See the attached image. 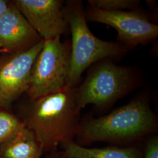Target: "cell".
<instances>
[{"label":"cell","mask_w":158,"mask_h":158,"mask_svg":"<svg viewBox=\"0 0 158 158\" xmlns=\"http://www.w3.org/2000/svg\"><path fill=\"white\" fill-rule=\"evenodd\" d=\"M45 158H66V156L63 151H55L47 153Z\"/></svg>","instance_id":"15"},{"label":"cell","mask_w":158,"mask_h":158,"mask_svg":"<svg viewBox=\"0 0 158 158\" xmlns=\"http://www.w3.org/2000/svg\"><path fill=\"white\" fill-rule=\"evenodd\" d=\"M10 1L6 0H0V18L6 12Z\"/></svg>","instance_id":"16"},{"label":"cell","mask_w":158,"mask_h":158,"mask_svg":"<svg viewBox=\"0 0 158 158\" xmlns=\"http://www.w3.org/2000/svg\"><path fill=\"white\" fill-rule=\"evenodd\" d=\"M81 108L76 97V87L30 100L18 115L25 127L31 131L44 153L57 150V147L74 141L81 121Z\"/></svg>","instance_id":"2"},{"label":"cell","mask_w":158,"mask_h":158,"mask_svg":"<svg viewBox=\"0 0 158 158\" xmlns=\"http://www.w3.org/2000/svg\"><path fill=\"white\" fill-rule=\"evenodd\" d=\"M22 119L9 110L0 108V145L25 128Z\"/></svg>","instance_id":"12"},{"label":"cell","mask_w":158,"mask_h":158,"mask_svg":"<svg viewBox=\"0 0 158 158\" xmlns=\"http://www.w3.org/2000/svg\"><path fill=\"white\" fill-rule=\"evenodd\" d=\"M14 4L44 40H51L70 31L64 16L62 0H15Z\"/></svg>","instance_id":"8"},{"label":"cell","mask_w":158,"mask_h":158,"mask_svg":"<svg viewBox=\"0 0 158 158\" xmlns=\"http://www.w3.org/2000/svg\"><path fill=\"white\" fill-rule=\"evenodd\" d=\"M44 153L34 133L27 128L0 145V158H40Z\"/></svg>","instance_id":"11"},{"label":"cell","mask_w":158,"mask_h":158,"mask_svg":"<svg viewBox=\"0 0 158 158\" xmlns=\"http://www.w3.org/2000/svg\"><path fill=\"white\" fill-rule=\"evenodd\" d=\"M44 40L27 51L0 57V108L10 110L13 103L27 93L34 63Z\"/></svg>","instance_id":"7"},{"label":"cell","mask_w":158,"mask_h":158,"mask_svg":"<svg viewBox=\"0 0 158 158\" xmlns=\"http://www.w3.org/2000/svg\"><path fill=\"white\" fill-rule=\"evenodd\" d=\"M63 13L72 34L69 87H76L83 72L92 64L123 55L129 51L119 42L98 39L91 32L82 1H67L63 6Z\"/></svg>","instance_id":"3"},{"label":"cell","mask_w":158,"mask_h":158,"mask_svg":"<svg viewBox=\"0 0 158 158\" xmlns=\"http://www.w3.org/2000/svg\"><path fill=\"white\" fill-rule=\"evenodd\" d=\"M87 20L115 29L119 43L128 49L149 43L157 38L158 27L141 12L105 11L89 6L85 10Z\"/></svg>","instance_id":"6"},{"label":"cell","mask_w":158,"mask_h":158,"mask_svg":"<svg viewBox=\"0 0 158 158\" xmlns=\"http://www.w3.org/2000/svg\"><path fill=\"white\" fill-rule=\"evenodd\" d=\"M60 36L44 40L34 63L27 93L35 100L62 90L68 87L71 65L69 40Z\"/></svg>","instance_id":"5"},{"label":"cell","mask_w":158,"mask_h":158,"mask_svg":"<svg viewBox=\"0 0 158 158\" xmlns=\"http://www.w3.org/2000/svg\"><path fill=\"white\" fill-rule=\"evenodd\" d=\"M158 129L157 115L150 107L148 96L141 95L107 115L84 118L74 141L85 147L98 142L127 146L144 142L157 134Z\"/></svg>","instance_id":"1"},{"label":"cell","mask_w":158,"mask_h":158,"mask_svg":"<svg viewBox=\"0 0 158 158\" xmlns=\"http://www.w3.org/2000/svg\"><path fill=\"white\" fill-rule=\"evenodd\" d=\"M66 158H143V142L127 146L87 148L75 141L60 145Z\"/></svg>","instance_id":"10"},{"label":"cell","mask_w":158,"mask_h":158,"mask_svg":"<svg viewBox=\"0 0 158 158\" xmlns=\"http://www.w3.org/2000/svg\"><path fill=\"white\" fill-rule=\"evenodd\" d=\"M88 2L90 6L110 11L136 10L140 4L138 0H89Z\"/></svg>","instance_id":"13"},{"label":"cell","mask_w":158,"mask_h":158,"mask_svg":"<svg viewBox=\"0 0 158 158\" xmlns=\"http://www.w3.org/2000/svg\"><path fill=\"white\" fill-rule=\"evenodd\" d=\"M96 63L83 83L76 87V100L81 109L89 104L100 111L108 109L135 85L132 69L118 66L109 59Z\"/></svg>","instance_id":"4"},{"label":"cell","mask_w":158,"mask_h":158,"mask_svg":"<svg viewBox=\"0 0 158 158\" xmlns=\"http://www.w3.org/2000/svg\"><path fill=\"white\" fill-rule=\"evenodd\" d=\"M43 40L10 1L0 18V49L6 54L27 51Z\"/></svg>","instance_id":"9"},{"label":"cell","mask_w":158,"mask_h":158,"mask_svg":"<svg viewBox=\"0 0 158 158\" xmlns=\"http://www.w3.org/2000/svg\"><path fill=\"white\" fill-rule=\"evenodd\" d=\"M143 158H158V136L154 134L143 142Z\"/></svg>","instance_id":"14"}]
</instances>
